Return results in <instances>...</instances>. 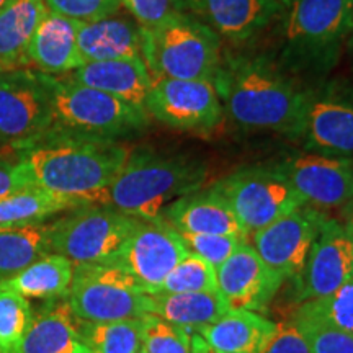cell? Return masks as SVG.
<instances>
[{"mask_svg": "<svg viewBox=\"0 0 353 353\" xmlns=\"http://www.w3.org/2000/svg\"><path fill=\"white\" fill-rule=\"evenodd\" d=\"M214 87L224 117L239 130L298 139L309 88L265 57L224 56Z\"/></svg>", "mask_w": 353, "mask_h": 353, "instance_id": "obj_1", "label": "cell"}, {"mask_svg": "<svg viewBox=\"0 0 353 353\" xmlns=\"http://www.w3.org/2000/svg\"><path fill=\"white\" fill-rule=\"evenodd\" d=\"M128 156L130 149L118 141L50 130L21 148L19 162L33 187L83 205H105Z\"/></svg>", "mask_w": 353, "mask_h": 353, "instance_id": "obj_2", "label": "cell"}, {"mask_svg": "<svg viewBox=\"0 0 353 353\" xmlns=\"http://www.w3.org/2000/svg\"><path fill=\"white\" fill-rule=\"evenodd\" d=\"M206 175L205 162L187 154L130 151L105 205L136 219H157L172 201L201 190Z\"/></svg>", "mask_w": 353, "mask_h": 353, "instance_id": "obj_3", "label": "cell"}, {"mask_svg": "<svg viewBox=\"0 0 353 353\" xmlns=\"http://www.w3.org/2000/svg\"><path fill=\"white\" fill-rule=\"evenodd\" d=\"M286 12L278 65L294 76H327L352 33L353 0H291Z\"/></svg>", "mask_w": 353, "mask_h": 353, "instance_id": "obj_4", "label": "cell"}, {"mask_svg": "<svg viewBox=\"0 0 353 353\" xmlns=\"http://www.w3.org/2000/svg\"><path fill=\"white\" fill-rule=\"evenodd\" d=\"M39 74L51 97L52 131L117 141L148 126L143 108L69 77Z\"/></svg>", "mask_w": 353, "mask_h": 353, "instance_id": "obj_5", "label": "cell"}, {"mask_svg": "<svg viewBox=\"0 0 353 353\" xmlns=\"http://www.w3.org/2000/svg\"><path fill=\"white\" fill-rule=\"evenodd\" d=\"M223 57L218 34L185 12L143 28V59L152 77L214 82Z\"/></svg>", "mask_w": 353, "mask_h": 353, "instance_id": "obj_6", "label": "cell"}, {"mask_svg": "<svg viewBox=\"0 0 353 353\" xmlns=\"http://www.w3.org/2000/svg\"><path fill=\"white\" fill-rule=\"evenodd\" d=\"M68 303L81 321L139 319L151 314V294L113 262L74 265Z\"/></svg>", "mask_w": 353, "mask_h": 353, "instance_id": "obj_7", "label": "cell"}, {"mask_svg": "<svg viewBox=\"0 0 353 353\" xmlns=\"http://www.w3.org/2000/svg\"><path fill=\"white\" fill-rule=\"evenodd\" d=\"M138 221L108 205L79 206L50 224V252L74 265L112 262Z\"/></svg>", "mask_w": 353, "mask_h": 353, "instance_id": "obj_8", "label": "cell"}, {"mask_svg": "<svg viewBox=\"0 0 353 353\" xmlns=\"http://www.w3.org/2000/svg\"><path fill=\"white\" fill-rule=\"evenodd\" d=\"M211 187L226 200L249 234L306 205L275 164L239 169Z\"/></svg>", "mask_w": 353, "mask_h": 353, "instance_id": "obj_9", "label": "cell"}, {"mask_svg": "<svg viewBox=\"0 0 353 353\" xmlns=\"http://www.w3.org/2000/svg\"><path fill=\"white\" fill-rule=\"evenodd\" d=\"M298 139L304 151L353 159V83L327 81L309 88Z\"/></svg>", "mask_w": 353, "mask_h": 353, "instance_id": "obj_10", "label": "cell"}, {"mask_svg": "<svg viewBox=\"0 0 353 353\" xmlns=\"http://www.w3.org/2000/svg\"><path fill=\"white\" fill-rule=\"evenodd\" d=\"M145 112L169 128L188 132H211L224 120L214 83L210 81L154 77Z\"/></svg>", "mask_w": 353, "mask_h": 353, "instance_id": "obj_11", "label": "cell"}, {"mask_svg": "<svg viewBox=\"0 0 353 353\" xmlns=\"http://www.w3.org/2000/svg\"><path fill=\"white\" fill-rule=\"evenodd\" d=\"M51 126V97L39 70H0V139L23 148Z\"/></svg>", "mask_w": 353, "mask_h": 353, "instance_id": "obj_12", "label": "cell"}, {"mask_svg": "<svg viewBox=\"0 0 353 353\" xmlns=\"http://www.w3.org/2000/svg\"><path fill=\"white\" fill-rule=\"evenodd\" d=\"M325 214L304 205L254 234V249L270 270L285 281H294L306 263Z\"/></svg>", "mask_w": 353, "mask_h": 353, "instance_id": "obj_13", "label": "cell"}, {"mask_svg": "<svg viewBox=\"0 0 353 353\" xmlns=\"http://www.w3.org/2000/svg\"><path fill=\"white\" fill-rule=\"evenodd\" d=\"M187 254L188 250L180 234L164 219H139L120 254L112 262L121 265L138 278L149 294H154Z\"/></svg>", "mask_w": 353, "mask_h": 353, "instance_id": "obj_14", "label": "cell"}, {"mask_svg": "<svg viewBox=\"0 0 353 353\" xmlns=\"http://www.w3.org/2000/svg\"><path fill=\"white\" fill-rule=\"evenodd\" d=\"M353 276V239L341 221L325 216L307 260L294 283L296 301L332 294Z\"/></svg>", "mask_w": 353, "mask_h": 353, "instance_id": "obj_15", "label": "cell"}, {"mask_svg": "<svg viewBox=\"0 0 353 353\" xmlns=\"http://www.w3.org/2000/svg\"><path fill=\"white\" fill-rule=\"evenodd\" d=\"M275 167L312 208H342L353 200V159L309 152L276 162Z\"/></svg>", "mask_w": 353, "mask_h": 353, "instance_id": "obj_16", "label": "cell"}, {"mask_svg": "<svg viewBox=\"0 0 353 353\" xmlns=\"http://www.w3.org/2000/svg\"><path fill=\"white\" fill-rule=\"evenodd\" d=\"M179 10L195 17L229 43L242 44L262 33L278 13L276 0H176Z\"/></svg>", "mask_w": 353, "mask_h": 353, "instance_id": "obj_17", "label": "cell"}, {"mask_svg": "<svg viewBox=\"0 0 353 353\" xmlns=\"http://www.w3.org/2000/svg\"><path fill=\"white\" fill-rule=\"evenodd\" d=\"M216 283L231 309L260 312L273 301L283 280L265 265L254 245L244 242L216 268Z\"/></svg>", "mask_w": 353, "mask_h": 353, "instance_id": "obj_18", "label": "cell"}, {"mask_svg": "<svg viewBox=\"0 0 353 353\" xmlns=\"http://www.w3.org/2000/svg\"><path fill=\"white\" fill-rule=\"evenodd\" d=\"M161 218L176 232L249 237V232L232 213L231 206L213 187L196 190L172 201L162 211Z\"/></svg>", "mask_w": 353, "mask_h": 353, "instance_id": "obj_19", "label": "cell"}, {"mask_svg": "<svg viewBox=\"0 0 353 353\" xmlns=\"http://www.w3.org/2000/svg\"><path fill=\"white\" fill-rule=\"evenodd\" d=\"M79 21L48 12L34 30L26 57L30 68L50 76H64L85 64L77 44Z\"/></svg>", "mask_w": 353, "mask_h": 353, "instance_id": "obj_20", "label": "cell"}, {"mask_svg": "<svg viewBox=\"0 0 353 353\" xmlns=\"http://www.w3.org/2000/svg\"><path fill=\"white\" fill-rule=\"evenodd\" d=\"M77 44L85 63L143 57V26L120 12L95 21H79Z\"/></svg>", "mask_w": 353, "mask_h": 353, "instance_id": "obj_21", "label": "cell"}, {"mask_svg": "<svg viewBox=\"0 0 353 353\" xmlns=\"http://www.w3.org/2000/svg\"><path fill=\"white\" fill-rule=\"evenodd\" d=\"M68 77L143 110L154 82L143 57L85 63Z\"/></svg>", "mask_w": 353, "mask_h": 353, "instance_id": "obj_22", "label": "cell"}, {"mask_svg": "<svg viewBox=\"0 0 353 353\" xmlns=\"http://www.w3.org/2000/svg\"><path fill=\"white\" fill-rule=\"evenodd\" d=\"M17 353H90L83 345L79 317L68 298L50 299L39 312H34Z\"/></svg>", "mask_w": 353, "mask_h": 353, "instance_id": "obj_23", "label": "cell"}, {"mask_svg": "<svg viewBox=\"0 0 353 353\" xmlns=\"http://www.w3.org/2000/svg\"><path fill=\"white\" fill-rule=\"evenodd\" d=\"M46 13L43 0H7L0 8V70L32 69L26 51Z\"/></svg>", "mask_w": 353, "mask_h": 353, "instance_id": "obj_24", "label": "cell"}, {"mask_svg": "<svg viewBox=\"0 0 353 353\" xmlns=\"http://www.w3.org/2000/svg\"><path fill=\"white\" fill-rule=\"evenodd\" d=\"M231 309L223 294L216 291L151 294V314L179 325L190 334L214 324Z\"/></svg>", "mask_w": 353, "mask_h": 353, "instance_id": "obj_25", "label": "cell"}, {"mask_svg": "<svg viewBox=\"0 0 353 353\" xmlns=\"http://www.w3.org/2000/svg\"><path fill=\"white\" fill-rule=\"evenodd\" d=\"M275 322L255 311L229 309L214 324L203 329L200 335L224 353H259L275 330Z\"/></svg>", "mask_w": 353, "mask_h": 353, "instance_id": "obj_26", "label": "cell"}, {"mask_svg": "<svg viewBox=\"0 0 353 353\" xmlns=\"http://www.w3.org/2000/svg\"><path fill=\"white\" fill-rule=\"evenodd\" d=\"M74 276V263L64 255L46 254L26 265L23 270L0 281V288L17 291L26 299L68 298Z\"/></svg>", "mask_w": 353, "mask_h": 353, "instance_id": "obj_27", "label": "cell"}, {"mask_svg": "<svg viewBox=\"0 0 353 353\" xmlns=\"http://www.w3.org/2000/svg\"><path fill=\"white\" fill-rule=\"evenodd\" d=\"M83 206L74 198L39 187H28L0 198V228L39 224L52 216Z\"/></svg>", "mask_w": 353, "mask_h": 353, "instance_id": "obj_28", "label": "cell"}, {"mask_svg": "<svg viewBox=\"0 0 353 353\" xmlns=\"http://www.w3.org/2000/svg\"><path fill=\"white\" fill-rule=\"evenodd\" d=\"M50 252V224L0 228V281Z\"/></svg>", "mask_w": 353, "mask_h": 353, "instance_id": "obj_29", "label": "cell"}, {"mask_svg": "<svg viewBox=\"0 0 353 353\" xmlns=\"http://www.w3.org/2000/svg\"><path fill=\"white\" fill-rule=\"evenodd\" d=\"M83 345L90 353H138L143 350L139 319L88 322L79 319Z\"/></svg>", "mask_w": 353, "mask_h": 353, "instance_id": "obj_30", "label": "cell"}, {"mask_svg": "<svg viewBox=\"0 0 353 353\" xmlns=\"http://www.w3.org/2000/svg\"><path fill=\"white\" fill-rule=\"evenodd\" d=\"M33 317L28 299L17 291L0 288V348L3 353L19 352Z\"/></svg>", "mask_w": 353, "mask_h": 353, "instance_id": "obj_31", "label": "cell"}, {"mask_svg": "<svg viewBox=\"0 0 353 353\" xmlns=\"http://www.w3.org/2000/svg\"><path fill=\"white\" fill-rule=\"evenodd\" d=\"M294 316L324 322L330 327L353 334V276L329 296L299 304Z\"/></svg>", "mask_w": 353, "mask_h": 353, "instance_id": "obj_32", "label": "cell"}, {"mask_svg": "<svg viewBox=\"0 0 353 353\" xmlns=\"http://www.w3.org/2000/svg\"><path fill=\"white\" fill-rule=\"evenodd\" d=\"M216 290V268L200 255L188 252L165 276L157 293H193Z\"/></svg>", "mask_w": 353, "mask_h": 353, "instance_id": "obj_33", "label": "cell"}, {"mask_svg": "<svg viewBox=\"0 0 353 353\" xmlns=\"http://www.w3.org/2000/svg\"><path fill=\"white\" fill-rule=\"evenodd\" d=\"M141 332L148 353H192V334L156 314L141 317Z\"/></svg>", "mask_w": 353, "mask_h": 353, "instance_id": "obj_34", "label": "cell"}, {"mask_svg": "<svg viewBox=\"0 0 353 353\" xmlns=\"http://www.w3.org/2000/svg\"><path fill=\"white\" fill-rule=\"evenodd\" d=\"M179 234L188 252L200 255L214 268L226 262L244 242H247L244 237L226 236V234Z\"/></svg>", "mask_w": 353, "mask_h": 353, "instance_id": "obj_35", "label": "cell"}, {"mask_svg": "<svg viewBox=\"0 0 353 353\" xmlns=\"http://www.w3.org/2000/svg\"><path fill=\"white\" fill-rule=\"evenodd\" d=\"M293 319L303 330L311 353H353V334L307 317L294 316Z\"/></svg>", "mask_w": 353, "mask_h": 353, "instance_id": "obj_36", "label": "cell"}, {"mask_svg": "<svg viewBox=\"0 0 353 353\" xmlns=\"http://www.w3.org/2000/svg\"><path fill=\"white\" fill-rule=\"evenodd\" d=\"M48 12L76 21H95L121 10V0H43Z\"/></svg>", "mask_w": 353, "mask_h": 353, "instance_id": "obj_37", "label": "cell"}, {"mask_svg": "<svg viewBox=\"0 0 353 353\" xmlns=\"http://www.w3.org/2000/svg\"><path fill=\"white\" fill-rule=\"evenodd\" d=\"M121 6L145 30L156 28L180 12L176 0H121Z\"/></svg>", "mask_w": 353, "mask_h": 353, "instance_id": "obj_38", "label": "cell"}, {"mask_svg": "<svg viewBox=\"0 0 353 353\" xmlns=\"http://www.w3.org/2000/svg\"><path fill=\"white\" fill-rule=\"evenodd\" d=\"M259 353H311V348L296 321L290 319L278 322Z\"/></svg>", "mask_w": 353, "mask_h": 353, "instance_id": "obj_39", "label": "cell"}, {"mask_svg": "<svg viewBox=\"0 0 353 353\" xmlns=\"http://www.w3.org/2000/svg\"><path fill=\"white\" fill-rule=\"evenodd\" d=\"M28 187H33V185L30 183L28 175L19 161H0V198Z\"/></svg>", "mask_w": 353, "mask_h": 353, "instance_id": "obj_40", "label": "cell"}, {"mask_svg": "<svg viewBox=\"0 0 353 353\" xmlns=\"http://www.w3.org/2000/svg\"><path fill=\"white\" fill-rule=\"evenodd\" d=\"M192 353H224L211 347L198 332L192 334Z\"/></svg>", "mask_w": 353, "mask_h": 353, "instance_id": "obj_41", "label": "cell"}, {"mask_svg": "<svg viewBox=\"0 0 353 353\" xmlns=\"http://www.w3.org/2000/svg\"><path fill=\"white\" fill-rule=\"evenodd\" d=\"M341 218H342L341 223L343 224V228H345L348 236H350L353 239V200H350L342 206V208H341Z\"/></svg>", "mask_w": 353, "mask_h": 353, "instance_id": "obj_42", "label": "cell"}, {"mask_svg": "<svg viewBox=\"0 0 353 353\" xmlns=\"http://www.w3.org/2000/svg\"><path fill=\"white\" fill-rule=\"evenodd\" d=\"M345 51H347L348 57H350V59H352V63H353V28H352V33H350V37H348V39H347V44H345Z\"/></svg>", "mask_w": 353, "mask_h": 353, "instance_id": "obj_43", "label": "cell"}, {"mask_svg": "<svg viewBox=\"0 0 353 353\" xmlns=\"http://www.w3.org/2000/svg\"><path fill=\"white\" fill-rule=\"evenodd\" d=\"M276 2H280L281 7H283L285 10H286V8H288V6L291 3V0H276Z\"/></svg>", "mask_w": 353, "mask_h": 353, "instance_id": "obj_44", "label": "cell"}, {"mask_svg": "<svg viewBox=\"0 0 353 353\" xmlns=\"http://www.w3.org/2000/svg\"><path fill=\"white\" fill-rule=\"evenodd\" d=\"M6 2H7V0H0V8L6 6Z\"/></svg>", "mask_w": 353, "mask_h": 353, "instance_id": "obj_45", "label": "cell"}, {"mask_svg": "<svg viewBox=\"0 0 353 353\" xmlns=\"http://www.w3.org/2000/svg\"><path fill=\"white\" fill-rule=\"evenodd\" d=\"M138 353H148V352H145V350H144V348H143V350H139Z\"/></svg>", "mask_w": 353, "mask_h": 353, "instance_id": "obj_46", "label": "cell"}, {"mask_svg": "<svg viewBox=\"0 0 353 353\" xmlns=\"http://www.w3.org/2000/svg\"><path fill=\"white\" fill-rule=\"evenodd\" d=\"M0 353H3V352H2V348H0Z\"/></svg>", "mask_w": 353, "mask_h": 353, "instance_id": "obj_47", "label": "cell"}]
</instances>
